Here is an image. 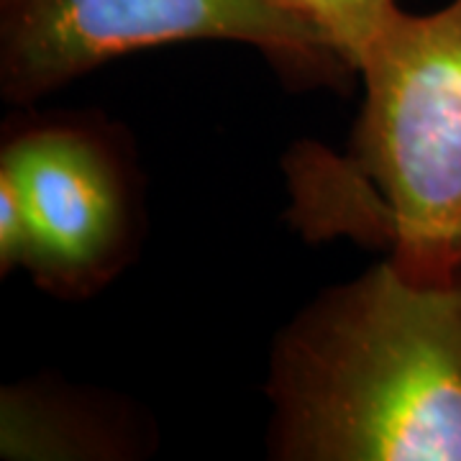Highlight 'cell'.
I'll return each instance as SVG.
<instances>
[{"label":"cell","mask_w":461,"mask_h":461,"mask_svg":"<svg viewBox=\"0 0 461 461\" xmlns=\"http://www.w3.org/2000/svg\"><path fill=\"white\" fill-rule=\"evenodd\" d=\"M267 397L280 461H461V267L390 257L280 330Z\"/></svg>","instance_id":"cell-1"},{"label":"cell","mask_w":461,"mask_h":461,"mask_svg":"<svg viewBox=\"0 0 461 461\" xmlns=\"http://www.w3.org/2000/svg\"><path fill=\"white\" fill-rule=\"evenodd\" d=\"M357 72L354 165L377 187L393 259L418 277H446L461 267V0L397 11Z\"/></svg>","instance_id":"cell-2"},{"label":"cell","mask_w":461,"mask_h":461,"mask_svg":"<svg viewBox=\"0 0 461 461\" xmlns=\"http://www.w3.org/2000/svg\"><path fill=\"white\" fill-rule=\"evenodd\" d=\"M182 41H236L300 67L339 62L323 33L275 0H0V90L33 103L123 54Z\"/></svg>","instance_id":"cell-3"},{"label":"cell","mask_w":461,"mask_h":461,"mask_svg":"<svg viewBox=\"0 0 461 461\" xmlns=\"http://www.w3.org/2000/svg\"><path fill=\"white\" fill-rule=\"evenodd\" d=\"M0 172L16 185L29 233V272L50 290H83L108 275L126 236V198L108 151L67 126L8 141Z\"/></svg>","instance_id":"cell-4"},{"label":"cell","mask_w":461,"mask_h":461,"mask_svg":"<svg viewBox=\"0 0 461 461\" xmlns=\"http://www.w3.org/2000/svg\"><path fill=\"white\" fill-rule=\"evenodd\" d=\"M123 430L77 397L16 384L0 393L3 459H115Z\"/></svg>","instance_id":"cell-5"},{"label":"cell","mask_w":461,"mask_h":461,"mask_svg":"<svg viewBox=\"0 0 461 461\" xmlns=\"http://www.w3.org/2000/svg\"><path fill=\"white\" fill-rule=\"evenodd\" d=\"M323 33L344 67L359 69L372 41L400 11L397 0H275Z\"/></svg>","instance_id":"cell-6"},{"label":"cell","mask_w":461,"mask_h":461,"mask_svg":"<svg viewBox=\"0 0 461 461\" xmlns=\"http://www.w3.org/2000/svg\"><path fill=\"white\" fill-rule=\"evenodd\" d=\"M32 257V233L16 185L0 172V272L26 269Z\"/></svg>","instance_id":"cell-7"},{"label":"cell","mask_w":461,"mask_h":461,"mask_svg":"<svg viewBox=\"0 0 461 461\" xmlns=\"http://www.w3.org/2000/svg\"><path fill=\"white\" fill-rule=\"evenodd\" d=\"M456 254H459V262H461V233H459V244H456Z\"/></svg>","instance_id":"cell-8"}]
</instances>
